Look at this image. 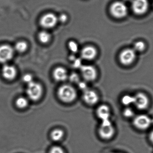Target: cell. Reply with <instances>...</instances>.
Returning a JSON list of instances; mask_svg holds the SVG:
<instances>
[{"instance_id": "cell-1", "label": "cell", "mask_w": 153, "mask_h": 153, "mask_svg": "<svg viewBox=\"0 0 153 153\" xmlns=\"http://www.w3.org/2000/svg\"><path fill=\"white\" fill-rule=\"evenodd\" d=\"M57 95L62 101L70 103L75 100L77 94L75 88L70 85H63L59 87Z\"/></svg>"}, {"instance_id": "cell-2", "label": "cell", "mask_w": 153, "mask_h": 153, "mask_svg": "<svg viewBox=\"0 0 153 153\" xmlns=\"http://www.w3.org/2000/svg\"><path fill=\"white\" fill-rule=\"evenodd\" d=\"M27 94L30 100L36 101L40 99L43 95V87L40 84L33 81L27 84Z\"/></svg>"}, {"instance_id": "cell-3", "label": "cell", "mask_w": 153, "mask_h": 153, "mask_svg": "<svg viewBox=\"0 0 153 153\" xmlns=\"http://www.w3.org/2000/svg\"><path fill=\"white\" fill-rule=\"evenodd\" d=\"M111 15L117 19H122L127 15L128 10L124 3L116 1L113 3L110 8Z\"/></svg>"}, {"instance_id": "cell-4", "label": "cell", "mask_w": 153, "mask_h": 153, "mask_svg": "<svg viewBox=\"0 0 153 153\" xmlns=\"http://www.w3.org/2000/svg\"><path fill=\"white\" fill-rule=\"evenodd\" d=\"M99 134L102 138L105 140L110 139L113 136L115 129L110 120L102 121L99 129Z\"/></svg>"}, {"instance_id": "cell-5", "label": "cell", "mask_w": 153, "mask_h": 153, "mask_svg": "<svg viewBox=\"0 0 153 153\" xmlns=\"http://www.w3.org/2000/svg\"><path fill=\"white\" fill-rule=\"evenodd\" d=\"M136 52L134 49L127 48L123 50L119 56V60L122 64L129 65L134 62L136 57Z\"/></svg>"}, {"instance_id": "cell-6", "label": "cell", "mask_w": 153, "mask_h": 153, "mask_svg": "<svg viewBox=\"0 0 153 153\" xmlns=\"http://www.w3.org/2000/svg\"><path fill=\"white\" fill-rule=\"evenodd\" d=\"M80 71L83 77L86 81H93L98 75L97 70L94 66L90 65H83L80 67Z\"/></svg>"}, {"instance_id": "cell-7", "label": "cell", "mask_w": 153, "mask_h": 153, "mask_svg": "<svg viewBox=\"0 0 153 153\" xmlns=\"http://www.w3.org/2000/svg\"><path fill=\"white\" fill-rule=\"evenodd\" d=\"M149 6L147 0H134L132 2V10L137 15H143L148 10Z\"/></svg>"}, {"instance_id": "cell-8", "label": "cell", "mask_w": 153, "mask_h": 153, "mask_svg": "<svg viewBox=\"0 0 153 153\" xmlns=\"http://www.w3.org/2000/svg\"><path fill=\"white\" fill-rule=\"evenodd\" d=\"M14 55V49L8 45L0 46V63H4L11 60Z\"/></svg>"}, {"instance_id": "cell-9", "label": "cell", "mask_w": 153, "mask_h": 153, "mask_svg": "<svg viewBox=\"0 0 153 153\" xmlns=\"http://www.w3.org/2000/svg\"><path fill=\"white\" fill-rule=\"evenodd\" d=\"M58 18L53 13H48L41 17L40 24L42 27L46 28L53 27L57 24Z\"/></svg>"}, {"instance_id": "cell-10", "label": "cell", "mask_w": 153, "mask_h": 153, "mask_svg": "<svg viewBox=\"0 0 153 153\" xmlns=\"http://www.w3.org/2000/svg\"><path fill=\"white\" fill-rule=\"evenodd\" d=\"M134 124L137 128L144 130L149 128L152 124V120L146 115H139L135 118Z\"/></svg>"}, {"instance_id": "cell-11", "label": "cell", "mask_w": 153, "mask_h": 153, "mask_svg": "<svg viewBox=\"0 0 153 153\" xmlns=\"http://www.w3.org/2000/svg\"><path fill=\"white\" fill-rule=\"evenodd\" d=\"M98 52L97 49L92 46L85 47L80 52L81 57L83 60L91 61L97 56Z\"/></svg>"}, {"instance_id": "cell-12", "label": "cell", "mask_w": 153, "mask_h": 153, "mask_svg": "<svg viewBox=\"0 0 153 153\" xmlns=\"http://www.w3.org/2000/svg\"><path fill=\"white\" fill-rule=\"evenodd\" d=\"M149 102L148 97L142 93H139L134 96V104L139 109H146L149 105Z\"/></svg>"}, {"instance_id": "cell-13", "label": "cell", "mask_w": 153, "mask_h": 153, "mask_svg": "<svg viewBox=\"0 0 153 153\" xmlns=\"http://www.w3.org/2000/svg\"><path fill=\"white\" fill-rule=\"evenodd\" d=\"M83 99L88 105H93L98 102L99 98L96 92L87 89L83 91Z\"/></svg>"}, {"instance_id": "cell-14", "label": "cell", "mask_w": 153, "mask_h": 153, "mask_svg": "<svg viewBox=\"0 0 153 153\" xmlns=\"http://www.w3.org/2000/svg\"><path fill=\"white\" fill-rule=\"evenodd\" d=\"M2 75L5 79L12 80L14 79L17 75L16 68L10 65H4L1 70Z\"/></svg>"}, {"instance_id": "cell-15", "label": "cell", "mask_w": 153, "mask_h": 153, "mask_svg": "<svg viewBox=\"0 0 153 153\" xmlns=\"http://www.w3.org/2000/svg\"><path fill=\"white\" fill-rule=\"evenodd\" d=\"M54 79L57 82H63L68 78L67 71L63 67H58L53 71Z\"/></svg>"}, {"instance_id": "cell-16", "label": "cell", "mask_w": 153, "mask_h": 153, "mask_svg": "<svg viewBox=\"0 0 153 153\" xmlns=\"http://www.w3.org/2000/svg\"><path fill=\"white\" fill-rule=\"evenodd\" d=\"M98 117L102 120H109L110 116V111L107 105H101L98 107L96 111Z\"/></svg>"}, {"instance_id": "cell-17", "label": "cell", "mask_w": 153, "mask_h": 153, "mask_svg": "<svg viewBox=\"0 0 153 153\" xmlns=\"http://www.w3.org/2000/svg\"><path fill=\"white\" fill-rule=\"evenodd\" d=\"M64 136V132L61 129H55L51 133V137L53 141H60Z\"/></svg>"}, {"instance_id": "cell-18", "label": "cell", "mask_w": 153, "mask_h": 153, "mask_svg": "<svg viewBox=\"0 0 153 153\" xmlns=\"http://www.w3.org/2000/svg\"><path fill=\"white\" fill-rule=\"evenodd\" d=\"M38 39L42 44H47L51 40V35L47 31H42L38 34Z\"/></svg>"}, {"instance_id": "cell-19", "label": "cell", "mask_w": 153, "mask_h": 153, "mask_svg": "<svg viewBox=\"0 0 153 153\" xmlns=\"http://www.w3.org/2000/svg\"><path fill=\"white\" fill-rule=\"evenodd\" d=\"M28 48V45L24 41H20L17 42L14 46V50L20 53L25 52Z\"/></svg>"}, {"instance_id": "cell-20", "label": "cell", "mask_w": 153, "mask_h": 153, "mask_svg": "<svg viewBox=\"0 0 153 153\" xmlns=\"http://www.w3.org/2000/svg\"><path fill=\"white\" fill-rule=\"evenodd\" d=\"M16 105L19 108H26L28 104V102L26 98L23 97L18 98L16 100Z\"/></svg>"}, {"instance_id": "cell-21", "label": "cell", "mask_w": 153, "mask_h": 153, "mask_svg": "<svg viewBox=\"0 0 153 153\" xmlns=\"http://www.w3.org/2000/svg\"><path fill=\"white\" fill-rule=\"evenodd\" d=\"M122 103L126 106H129L130 104L134 103V96L129 95H126L122 97L121 99Z\"/></svg>"}, {"instance_id": "cell-22", "label": "cell", "mask_w": 153, "mask_h": 153, "mask_svg": "<svg viewBox=\"0 0 153 153\" xmlns=\"http://www.w3.org/2000/svg\"><path fill=\"white\" fill-rule=\"evenodd\" d=\"M146 45L144 42L142 41L137 42L134 45V49L136 52H142L145 50Z\"/></svg>"}, {"instance_id": "cell-23", "label": "cell", "mask_w": 153, "mask_h": 153, "mask_svg": "<svg viewBox=\"0 0 153 153\" xmlns=\"http://www.w3.org/2000/svg\"><path fill=\"white\" fill-rule=\"evenodd\" d=\"M69 49L73 53H76L79 51V47L76 42L71 41L68 44Z\"/></svg>"}, {"instance_id": "cell-24", "label": "cell", "mask_w": 153, "mask_h": 153, "mask_svg": "<svg viewBox=\"0 0 153 153\" xmlns=\"http://www.w3.org/2000/svg\"><path fill=\"white\" fill-rule=\"evenodd\" d=\"M22 80L24 82L28 84L31 82H33V76L31 74H25L24 76H22Z\"/></svg>"}, {"instance_id": "cell-25", "label": "cell", "mask_w": 153, "mask_h": 153, "mask_svg": "<svg viewBox=\"0 0 153 153\" xmlns=\"http://www.w3.org/2000/svg\"><path fill=\"white\" fill-rule=\"evenodd\" d=\"M124 116L128 118L132 117L134 116V112L133 110L130 108H127L123 112Z\"/></svg>"}, {"instance_id": "cell-26", "label": "cell", "mask_w": 153, "mask_h": 153, "mask_svg": "<svg viewBox=\"0 0 153 153\" xmlns=\"http://www.w3.org/2000/svg\"><path fill=\"white\" fill-rule=\"evenodd\" d=\"M49 153H65L64 151L59 146H54L50 150Z\"/></svg>"}, {"instance_id": "cell-27", "label": "cell", "mask_w": 153, "mask_h": 153, "mask_svg": "<svg viewBox=\"0 0 153 153\" xmlns=\"http://www.w3.org/2000/svg\"><path fill=\"white\" fill-rule=\"evenodd\" d=\"M70 80L71 82H78L79 81V78L78 75L76 74H72L70 76Z\"/></svg>"}, {"instance_id": "cell-28", "label": "cell", "mask_w": 153, "mask_h": 153, "mask_svg": "<svg viewBox=\"0 0 153 153\" xmlns=\"http://www.w3.org/2000/svg\"><path fill=\"white\" fill-rule=\"evenodd\" d=\"M58 20L60 21L61 22H62V23H64V22H66L68 20V16L67 15L64 13L61 14L59 18H58Z\"/></svg>"}, {"instance_id": "cell-29", "label": "cell", "mask_w": 153, "mask_h": 153, "mask_svg": "<svg viewBox=\"0 0 153 153\" xmlns=\"http://www.w3.org/2000/svg\"><path fill=\"white\" fill-rule=\"evenodd\" d=\"M74 61V66L76 68H80L82 66V64H81V60L79 59H74L73 60Z\"/></svg>"}, {"instance_id": "cell-30", "label": "cell", "mask_w": 153, "mask_h": 153, "mask_svg": "<svg viewBox=\"0 0 153 153\" xmlns=\"http://www.w3.org/2000/svg\"><path fill=\"white\" fill-rule=\"evenodd\" d=\"M78 86L80 89L83 91L87 89V85L85 83L83 82H81L79 83Z\"/></svg>"}, {"instance_id": "cell-31", "label": "cell", "mask_w": 153, "mask_h": 153, "mask_svg": "<svg viewBox=\"0 0 153 153\" xmlns=\"http://www.w3.org/2000/svg\"><path fill=\"white\" fill-rule=\"evenodd\" d=\"M150 139L151 141L153 143V131L151 133L150 136Z\"/></svg>"}, {"instance_id": "cell-32", "label": "cell", "mask_w": 153, "mask_h": 153, "mask_svg": "<svg viewBox=\"0 0 153 153\" xmlns=\"http://www.w3.org/2000/svg\"><path fill=\"white\" fill-rule=\"evenodd\" d=\"M126 1H128V0H126Z\"/></svg>"}]
</instances>
